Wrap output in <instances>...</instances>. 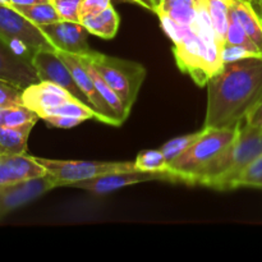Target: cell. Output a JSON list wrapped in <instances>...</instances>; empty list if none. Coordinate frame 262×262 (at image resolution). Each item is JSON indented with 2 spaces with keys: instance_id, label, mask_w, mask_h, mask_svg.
Segmentation results:
<instances>
[{
  "instance_id": "cell-8",
  "label": "cell",
  "mask_w": 262,
  "mask_h": 262,
  "mask_svg": "<svg viewBox=\"0 0 262 262\" xmlns=\"http://www.w3.org/2000/svg\"><path fill=\"white\" fill-rule=\"evenodd\" d=\"M173 182V183H183V179L178 174L170 170L166 171H145V170H123L107 173L104 176H99L96 178L89 179V181L78 182L73 184V188L83 189L95 194H104L114 192L117 189L124 188V187L133 186L137 183H145V182Z\"/></svg>"
},
{
  "instance_id": "cell-39",
  "label": "cell",
  "mask_w": 262,
  "mask_h": 262,
  "mask_svg": "<svg viewBox=\"0 0 262 262\" xmlns=\"http://www.w3.org/2000/svg\"><path fill=\"white\" fill-rule=\"evenodd\" d=\"M248 2H251V0H248Z\"/></svg>"
},
{
  "instance_id": "cell-27",
  "label": "cell",
  "mask_w": 262,
  "mask_h": 262,
  "mask_svg": "<svg viewBox=\"0 0 262 262\" xmlns=\"http://www.w3.org/2000/svg\"><path fill=\"white\" fill-rule=\"evenodd\" d=\"M22 91L14 84L0 79V107H13L23 105Z\"/></svg>"
},
{
  "instance_id": "cell-21",
  "label": "cell",
  "mask_w": 262,
  "mask_h": 262,
  "mask_svg": "<svg viewBox=\"0 0 262 262\" xmlns=\"http://www.w3.org/2000/svg\"><path fill=\"white\" fill-rule=\"evenodd\" d=\"M17 9L20 14L25 15L27 19L35 23L36 26L48 25V23H54L61 20L58 10L53 2L40 3V4L28 5V7H13Z\"/></svg>"
},
{
  "instance_id": "cell-16",
  "label": "cell",
  "mask_w": 262,
  "mask_h": 262,
  "mask_svg": "<svg viewBox=\"0 0 262 262\" xmlns=\"http://www.w3.org/2000/svg\"><path fill=\"white\" fill-rule=\"evenodd\" d=\"M37 120L9 127L0 125V155H22L27 151L30 133Z\"/></svg>"
},
{
  "instance_id": "cell-33",
  "label": "cell",
  "mask_w": 262,
  "mask_h": 262,
  "mask_svg": "<svg viewBox=\"0 0 262 262\" xmlns=\"http://www.w3.org/2000/svg\"><path fill=\"white\" fill-rule=\"evenodd\" d=\"M122 2H127V3H133V4H137L138 7H142L145 9L150 10V12L156 13V8L154 5L152 0H122Z\"/></svg>"
},
{
  "instance_id": "cell-26",
  "label": "cell",
  "mask_w": 262,
  "mask_h": 262,
  "mask_svg": "<svg viewBox=\"0 0 262 262\" xmlns=\"http://www.w3.org/2000/svg\"><path fill=\"white\" fill-rule=\"evenodd\" d=\"M239 187H255L262 188V156L253 161L234 182L233 188Z\"/></svg>"
},
{
  "instance_id": "cell-2",
  "label": "cell",
  "mask_w": 262,
  "mask_h": 262,
  "mask_svg": "<svg viewBox=\"0 0 262 262\" xmlns=\"http://www.w3.org/2000/svg\"><path fill=\"white\" fill-rule=\"evenodd\" d=\"M262 156V128L243 123L232 145L223 151L196 179L200 186L228 191L253 161Z\"/></svg>"
},
{
  "instance_id": "cell-13",
  "label": "cell",
  "mask_w": 262,
  "mask_h": 262,
  "mask_svg": "<svg viewBox=\"0 0 262 262\" xmlns=\"http://www.w3.org/2000/svg\"><path fill=\"white\" fill-rule=\"evenodd\" d=\"M0 79L14 84L20 90L40 82L35 67L30 59L14 50L0 37Z\"/></svg>"
},
{
  "instance_id": "cell-25",
  "label": "cell",
  "mask_w": 262,
  "mask_h": 262,
  "mask_svg": "<svg viewBox=\"0 0 262 262\" xmlns=\"http://www.w3.org/2000/svg\"><path fill=\"white\" fill-rule=\"evenodd\" d=\"M38 119H40V117L33 110L28 109L25 105H18V106L5 107L4 117H3V125L15 127V125H22Z\"/></svg>"
},
{
  "instance_id": "cell-34",
  "label": "cell",
  "mask_w": 262,
  "mask_h": 262,
  "mask_svg": "<svg viewBox=\"0 0 262 262\" xmlns=\"http://www.w3.org/2000/svg\"><path fill=\"white\" fill-rule=\"evenodd\" d=\"M46 2H50V0H10V5L12 7H28V5H35Z\"/></svg>"
},
{
  "instance_id": "cell-3",
  "label": "cell",
  "mask_w": 262,
  "mask_h": 262,
  "mask_svg": "<svg viewBox=\"0 0 262 262\" xmlns=\"http://www.w3.org/2000/svg\"><path fill=\"white\" fill-rule=\"evenodd\" d=\"M238 129L202 128L201 135L182 155L169 163V170L178 174L183 183L194 186L200 174L227 150L238 135Z\"/></svg>"
},
{
  "instance_id": "cell-35",
  "label": "cell",
  "mask_w": 262,
  "mask_h": 262,
  "mask_svg": "<svg viewBox=\"0 0 262 262\" xmlns=\"http://www.w3.org/2000/svg\"><path fill=\"white\" fill-rule=\"evenodd\" d=\"M251 4L253 5L255 10L257 12V14L262 18V0H251Z\"/></svg>"
},
{
  "instance_id": "cell-1",
  "label": "cell",
  "mask_w": 262,
  "mask_h": 262,
  "mask_svg": "<svg viewBox=\"0 0 262 262\" xmlns=\"http://www.w3.org/2000/svg\"><path fill=\"white\" fill-rule=\"evenodd\" d=\"M205 128L235 129L262 101V56L223 64L207 82Z\"/></svg>"
},
{
  "instance_id": "cell-19",
  "label": "cell",
  "mask_w": 262,
  "mask_h": 262,
  "mask_svg": "<svg viewBox=\"0 0 262 262\" xmlns=\"http://www.w3.org/2000/svg\"><path fill=\"white\" fill-rule=\"evenodd\" d=\"M79 59H81V58H79ZM81 60H82V59H81ZM82 61H83L84 66H86L87 69H89L90 74H91L92 79H94L95 84H96V89L99 90L100 95L104 97V100L107 102V105L112 107V110L114 112V114L117 115L118 119H119L122 123L124 122V120L128 118V115H129V112L125 109L124 104L122 102L120 97L118 96L117 92H115L114 90H113L112 87H110L109 84H107L106 82L104 81V78L100 76L99 72H97L96 69H95L94 67L91 66V64L87 63V61H84V60H82Z\"/></svg>"
},
{
  "instance_id": "cell-24",
  "label": "cell",
  "mask_w": 262,
  "mask_h": 262,
  "mask_svg": "<svg viewBox=\"0 0 262 262\" xmlns=\"http://www.w3.org/2000/svg\"><path fill=\"white\" fill-rule=\"evenodd\" d=\"M200 135H201V130H199L196 133H189V135L181 136V137H176L173 140L168 141L165 145H163V147L160 150L163 151L164 156H165L166 161H168V166L169 163H171L174 159L182 155L199 138Z\"/></svg>"
},
{
  "instance_id": "cell-17",
  "label": "cell",
  "mask_w": 262,
  "mask_h": 262,
  "mask_svg": "<svg viewBox=\"0 0 262 262\" xmlns=\"http://www.w3.org/2000/svg\"><path fill=\"white\" fill-rule=\"evenodd\" d=\"M230 9L262 55V18L248 0H230Z\"/></svg>"
},
{
  "instance_id": "cell-7",
  "label": "cell",
  "mask_w": 262,
  "mask_h": 262,
  "mask_svg": "<svg viewBox=\"0 0 262 262\" xmlns=\"http://www.w3.org/2000/svg\"><path fill=\"white\" fill-rule=\"evenodd\" d=\"M55 181L56 187H71L78 182L123 170H135V161H76L35 158Z\"/></svg>"
},
{
  "instance_id": "cell-32",
  "label": "cell",
  "mask_w": 262,
  "mask_h": 262,
  "mask_svg": "<svg viewBox=\"0 0 262 262\" xmlns=\"http://www.w3.org/2000/svg\"><path fill=\"white\" fill-rule=\"evenodd\" d=\"M245 123H247V124L250 125H253V127L262 128V101L256 109H253L252 112L248 114V117L246 118Z\"/></svg>"
},
{
  "instance_id": "cell-14",
  "label": "cell",
  "mask_w": 262,
  "mask_h": 262,
  "mask_svg": "<svg viewBox=\"0 0 262 262\" xmlns=\"http://www.w3.org/2000/svg\"><path fill=\"white\" fill-rule=\"evenodd\" d=\"M72 97L73 96L66 89L49 81H40L26 87L22 91L23 105L33 110L40 119L54 106Z\"/></svg>"
},
{
  "instance_id": "cell-4",
  "label": "cell",
  "mask_w": 262,
  "mask_h": 262,
  "mask_svg": "<svg viewBox=\"0 0 262 262\" xmlns=\"http://www.w3.org/2000/svg\"><path fill=\"white\" fill-rule=\"evenodd\" d=\"M78 56L99 72L104 81L117 92L125 109L130 113L145 81V67L136 61L114 58L94 50Z\"/></svg>"
},
{
  "instance_id": "cell-11",
  "label": "cell",
  "mask_w": 262,
  "mask_h": 262,
  "mask_svg": "<svg viewBox=\"0 0 262 262\" xmlns=\"http://www.w3.org/2000/svg\"><path fill=\"white\" fill-rule=\"evenodd\" d=\"M38 27L53 43L56 51H66L74 55H83L91 51L87 42L90 32L81 22L61 19Z\"/></svg>"
},
{
  "instance_id": "cell-5",
  "label": "cell",
  "mask_w": 262,
  "mask_h": 262,
  "mask_svg": "<svg viewBox=\"0 0 262 262\" xmlns=\"http://www.w3.org/2000/svg\"><path fill=\"white\" fill-rule=\"evenodd\" d=\"M174 46L178 66L199 84L207 83L222 69L220 43L215 38L201 37L192 27L182 40L174 42Z\"/></svg>"
},
{
  "instance_id": "cell-23",
  "label": "cell",
  "mask_w": 262,
  "mask_h": 262,
  "mask_svg": "<svg viewBox=\"0 0 262 262\" xmlns=\"http://www.w3.org/2000/svg\"><path fill=\"white\" fill-rule=\"evenodd\" d=\"M136 168L138 170L145 171H166L169 170L168 161L164 156L163 151L159 150H146L137 155L135 160Z\"/></svg>"
},
{
  "instance_id": "cell-37",
  "label": "cell",
  "mask_w": 262,
  "mask_h": 262,
  "mask_svg": "<svg viewBox=\"0 0 262 262\" xmlns=\"http://www.w3.org/2000/svg\"><path fill=\"white\" fill-rule=\"evenodd\" d=\"M3 117H4V107H0V125H3Z\"/></svg>"
},
{
  "instance_id": "cell-31",
  "label": "cell",
  "mask_w": 262,
  "mask_h": 262,
  "mask_svg": "<svg viewBox=\"0 0 262 262\" xmlns=\"http://www.w3.org/2000/svg\"><path fill=\"white\" fill-rule=\"evenodd\" d=\"M43 122L48 123L49 125L55 128H61V129H69L76 125L81 124L83 120L78 119V118L72 117H63V115H49V117L43 118Z\"/></svg>"
},
{
  "instance_id": "cell-29",
  "label": "cell",
  "mask_w": 262,
  "mask_h": 262,
  "mask_svg": "<svg viewBox=\"0 0 262 262\" xmlns=\"http://www.w3.org/2000/svg\"><path fill=\"white\" fill-rule=\"evenodd\" d=\"M251 56L255 55L252 53H250L248 50H246L245 48H241V46L232 45V43L227 42H224L220 46V58H222L223 64L239 60V59L251 58Z\"/></svg>"
},
{
  "instance_id": "cell-6",
  "label": "cell",
  "mask_w": 262,
  "mask_h": 262,
  "mask_svg": "<svg viewBox=\"0 0 262 262\" xmlns=\"http://www.w3.org/2000/svg\"><path fill=\"white\" fill-rule=\"evenodd\" d=\"M0 37L30 60L37 50H55L40 27L12 5L0 4Z\"/></svg>"
},
{
  "instance_id": "cell-22",
  "label": "cell",
  "mask_w": 262,
  "mask_h": 262,
  "mask_svg": "<svg viewBox=\"0 0 262 262\" xmlns=\"http://www.w3.org/2000/svg\"><path fill=\"white\" fill-rule=\"evenodd\" d=\"M225 42L232 43V45L241 46V48H245L246 50L252 53L255 56H262L260 50L257 49V46L253 43V41L251 40L250 36H248L247 32L245 31V28L242 27V25L239 23L238 18L235 17L234 13L232 12L230 5H229V23H228V31H227V37H225Z\"/></svg>"
},
{
  "instance_id": "cell-15",
  "label": "cell",
  "mask_w": 262,
  "mask_h": 262,
  "mask_svg": "<svg viewBox=\"0 0 262 262\" xmlns=\"http://www.w3.org/2000/svg\"><path fill=\"white\" fill-rule=\"evenodd\" d=\"M45 174V168L36 161L35 156L0 155V188Z\"/></svg>"
},
{
  "instance_id": "cell-18",
  "label": "cell",
  "mask_w": 262,
  "mask_h": 262,
  "mask_svg": "<svg viewBox=\"0 0 262 262\" xmlns=\"http://www.w3.org/2000/svg\"><path fill=\"white\" fill-rule=\"evenodd\" d=\"M119 15L115 12L113 5L97 14L89 15L81 19V23L89 30L91 35L105 38V40H110L117 35L119 30Z\"/></svg>"
},
{
  "instance_id": "cell-36",
  "label": "cell",
  "mask_w": 262,
  "mask_h": 262,
  "mask_svg": "<svg viewBox=\"0 0 262 262\" xmlns=\"http://www.w3.org/2000/svg\"><path fill=\"white\" fill-rule=\"evenodd\" d=\"M161 2H163V0H152L154 5H155V8H156V12H158V8H159V7H160ZM155 14H156V13H155Z\"/></svg>"
},
{
  "instance_id": "cell-38",
  "label": "cell",
  "mask_w": 262,
  "mask_h": 262,
  "mask_svg": "<svg viewBox=\"0 0 262 262\" xmlns=\"http://www.w3.org/2000/svg\"><path fill=\"white\" fill-rule=\"evenodd\" d=\"M50 2H55V0H50Z\"/></svg>"
},
{
  "instance_id": "cell-30",
  "label": "cell",
  "mask_w": 262,
  "mask_h": 262,
  "mask_svg": "<svg viewBox=\"0 0 262 262\" xmlns=\"http://www.w3.org/2000/svg\"><path fill=\"white\" fill-rule=\"evenodd\" d=\"M112 5V0H82L79 7V20L89 15L97 14Z\"/></svg>"
},
{
  "instance_id": "cell-10",
  "label": "cell",
  "mask_w": 262,
  "mask_h": 262,
  "mask_svg": "<svg viewBox=\"0 0 262 262\" xmlns=\"http://www.w3.org/2000/svg\"><path fill=\"white\" fill-rule=\"evenodd\" d=\"M31 61L37 72L40 81H49L59 84L66 89L72 96L76 97L78 101L91 106L87 97L77 84L72 72L61 60L56 50H37L33 54Z\"/></svg>"
},
{
  "instance_id": "cell-28",
  "label": "cell",
  "mask_w": 262,
  "mask_h": 262,
  "mask_svg": "<svg viewBox=\"0 0 262 262\" xmlns=\"http://www.w3.org/2000/svg\"><path fill=\"white\" fill-rule=\"evenodd\" d=\"M63 20L81 22L79 20V7L82 0H55L53 2Z\"/></svg>"
},
{
  "instance_id": "cell-12",
  "label": "cell",
  "mask_w": 262,
  "mask_h": 262,
  "mask_svg": "<svg viewBox=\"0 0 262 262\" xmlns=\"http://www.w3.org/2000/svg\"><path fill=\"white\" fill-rule=\"evenodd\" d=\"M54 188H56V184L50 174L2 187L0 188V217L38 199L43 193Z\"/></svg>"
},
{
  "instance_id": "cell-20",
  "label": "cell",
  "mask_w": 262,
  "mask_h": 262,
  "mask_svg": "<svg viewBox=\"0 0 262 262\" xmlns=\"http://www.w3.org/2000/svg\"><path fill=\"white\" fill-rule=\"evenodd\" d=\"M209 10L210 19H211L212 27L216 33L217 41L220 46L225 42L228 31V23H229V5L230 0H204Z\"/></svg>"
},
{
  "instance_id": "cell-9",
  "label": "cell",
  "mask_w": 262,
  "mask_h": 262,
  "mask_svg": "<svg viewBox=\"0 0 262 262\" xmlns=\"http://www.w3.org/2000/svg\"><path fill=\"white\" fill-rule=\"evenodd\" d=\"M56 53L60 56L61 60L66 63V66L68 67L69 71L72 72L77 84H78L79 89L82 90L84 96L87 97L92 109L97 113V115H99V122L106 123V124L112 125L122 124V122L118 119L117 115H115L114 112L112 110V107L107 105V102L105 101L104 97L100 95L99 90L96 89V84H95L89 69L84 66L83 61L79 59V56L74 55V54L66 53V51L58 50Z\"/></svg>"
}]
</instances>
